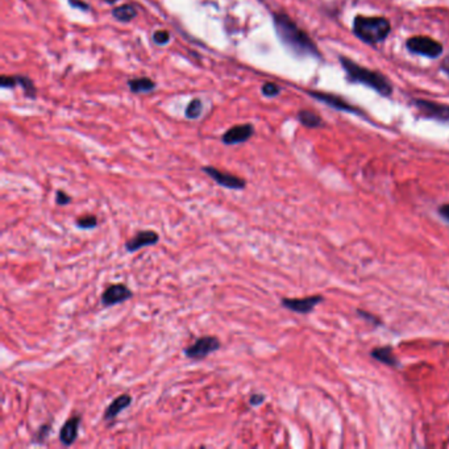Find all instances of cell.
<instances>
[{
	"label": "cell",
	"instance_id": "1",
	"mask_svg": "<svg viewBox=\"0 0 449 449\" xmlns=\"http://www.w3.org/2000/svg\"><path fill=\"white\" fill-rule=\"evenodd\" d=\"M274 30L282 45L298 57L319 58V50L308 34L302 31L297 23L285 14H274Z\"/></svg>",
	"mask_w": 449,
	"mask_h": 449
},
{
	"label": "cell",
	"instance_id": "2",
	"mask_svg": "<svg viewBox=\"0 0 449 449\" xmlns=\"http://www.w3.org/2000/svg\"><path fill=\"white\" fill-rule=\"evenodd\" d=\"M340 62L345 73L348 74V78L354 83H361L364 86H368L384 97H387L393 93V87L390 82L386 80V77L382 74L369 70L367 67H362L347 57H340Z\"/></svg>",
	"mask_w": 449,
	"mask_h": 449
},
{
	"label": "cell",
	"instance_id": "3",
	"mask_svg": "<svg viewBox=\"0 0 449 449\" xmlns=\"http://www.w3.org/2000/svg\"><path fill=\"white\" fill-rule=\"evenodd\" d=\"M390 23L385 17L357 16L353 21V32L367 44L384 41L390 33Z\"/></svg>",
	"mask_w": 449,
	"mask_h": 449
},
{
	"label": "cell",
	"instance_id": "4",
	"mask_svg": "<svg viewBox=\"0 0 449 449\" xmlns=\"http://www.w3.org/2000/svg\"><path fill=\"white\" fill-rule=\"evenodd\" d=\"M220 348H222L220 340L216 336L207 335V336L196 338L193 344L187 345L183 349V353H185V356L187 358L199 361V360L207 358L209 354H212V353L218 352Z\"/></svg>",
	"mask_w": 449,
	"mask_h": 449
},
{
	"label": "cell",
	"instance_id": "5",
	"mask_svg": "<svg viewBox=\"0 0 449 449\" xmlns=\"http://www.w3.org/2000/svg\"><path fill=\"white\" fill-rule=\"evenodd\" d=\"M406 47L411 53L426 56L428 58H436L443 53V45L433 40L431 37H426V36L411 37L406 43Z\"/></svg>",
	"mask_w": 449,
	"mask_h": 449
},
{
	"label": "cell",
	"instance_id": "6",
	"mask_svg": "<svg viewBox=\"0 0 449 449\" xmlns=\"http://www.w3.org/2000/svg\"><path fill=\"white\" fill-rule=\"evenodd\" d=\"M202 172L214 179L219 186L228 189V190H244L246 187V181L240 176H233L229 173L222 172L214 166H203Z\"/></svg>",
	"mask_w": 449,
	"mask_h": 449
},
{
	"label": "cell",
	"instance_id": "7",
	"mask_svg": "<svg viewBox=\"0 0 449 449\" xmlns=\"http://www.w3.org/2000/svg\"><path fill=\"white\" fill-rule=\"evenodd\" d=\"M133 297V291L124 284H113L106 288L100 295V303L103 307H113L129 301Z\"/></svg>",
	"mask_w": 449,
	"mask_h": 449
},
{
	"label": "cell",
	"instance_id": "8",
	"mask_svg": "<svg viewBox=\"0 0 449 449\" xmlns=\"http://www.w3.org/2000/svg\"><path fill=\"white\" fill-rule=\"evenodd\" d=\"M324 301L321 295H311V297H305V298H282L281 305L285 308H288L292 312L297 314H310L314 311V308L318 305H321Z\"/></svg>",
	"mask_w": 449,
	"mask_h": 449
},
{
	"label": "cell",
	"instance_id": "9",
	"mask_svg": "<svg viewBox=\"0 0 449 449\" xmlns=\"http://www.w3.org/2000/svg\"><path fill=\"white\" fill-rule=\"evenodd\" d=\"M417 106V110L423 113L428 119H435L437 122L448 123L449 124V106L441 104V103H435L430 100H422L417 99L414 102Z\"/></svg>",
	"mask_w": 449,
	"mask_h": 449
},
{
	"label": "cell",
	"instance_id": "10",
	"mask_svg": "<svg viewBox=\"0 0 449 449\" xmlns=\"http://www.w3.org/2000/svg\"><path fill=\"white\" fill-rule=\"evenodd\" d=\"M159 242H160V235L153 229H146V231H139L135 236L126 241L124 248L128 253H135L145 246H153Z\"/></svg>",
	"mask_w": 449,
	"mask_h": 449
},
{
	"label": "cell",
	"instance_id": "11",
	"mask_svg": "<svg viewBox=\"0 0 449 449\" xmlns=\"http://www.w3.org/2000/svg\"><path fill=\"white\" fill-rule=\"evenodd\" d=\"M80 424H82V417L80 414H74L69 417L64 423V426L60 430V441L65 447H71L80 433Z\"/></svg>",
	"mask_w": 449,
	"mask_h": 449
},
{
	"label": "cell",
	"instance_id": "12",
	"mask_svg": "<svg viewBox=\"0 0 449 449\" xmlns=\"http://www.w3.org/2000/svg\"><path fill=\"white\" fill-rule=\"evenodd\" d=\"M255 133V127L252 124H241L228 129L222 136L224 145H238L246 143Z\"/></svg>",
	"mask_w": 449,
	"mask_h": 449
},
{
	"label": "cell",
	"instance_id": "13",
	"mask_svg": "<svg viewBox=\"0 0 449 449\" xmlns=\"http://www.w3.org/2000/svg\"><path fill=\"white\" fill-rule=\"evenodd\" d=\"M308 94L314 97V99H316V100H319L321 103L330 106L331 108H336V110L344 111V113L362 115L361 111H358L357 108H354L347 100H344V99H341V97H338L337 95L327 94V93H321V91H308Z\"/></svg>",
	"mask_w": 449,
	"mask_h": 449
},
{
	"label": "cell",
	"instance_id": "14",
	"mask_svg": "<svg viewBox=\"0 0 449 449\" xmlns=\"http://www.w3.org/2000/svg\"><path fill=\"white\" fill-rule=\"evenodd\" d=\"M132 403V397L129 394H122L117 398H115L108 407L106 408L104 414H103V419L107 422L115 420L119 414H122L126 408H128Z\"/></svg>",
	"mask_w": 449,
	"mask_h": 449
},
{
	"label": "cell",
	"instance_id": "15",
	"mask_svg": "<svg viewBox=\"0 0 449 449\" xmlns=\"http://www.w3.org/2000/svg\"><path fill=\"white\" fill-rule=\"evenodd\" d=\"M371 357L376 358L377 361L385 364V365H389V367H393V368H397L400 367V361L398 358L395 357V354L393 353V348L391 347H380V348H374L371 351Z\"/></svg>",
	"mask_w": 449,
	"mask_h": 449
},
{
	"label": "cell",
	"instance_id": "16",
	"mask_svg": "<svg viewBox=\"0 0 449 449\" xmlns=\"http://www.w3.org/2000/svg\"><path fill=\"white\" fill-rule=\"evenodd\" d=\"M129 90L135 94H145V93H150L156 89V83L150 78H133V80H128Z\"/></svg>",
	"mask_w": 449,
	"mask_h": 449
},
{
	"label": "cell",
	"instance_id": "17",
	"mask_svg": "<svg viewBox=\"0 0 449 449\" xmlns=\"http://www.w3.org/2000/svg\"><path fill=\"white\" fill-rule=\"evenodd\" d=\"M113 16L120 23H129L137 16V11L132 4H123L113 10Z\"/></svg>",
	"mask_w": 449,
	"mask_h": 449
},
{
	"label": "cell",
	"instance_id": "18",
	"mask_svg": "<svg viewBox=\"0 0 449 449\" xmlns=\"http://www.w3.org/2000/svg\"><path fill=\"white\" fill-rule=\"evenodd\" d=\"M298 119L307 128H318L323 124L321 117L316 113L306 111V110L298 113Z\"/></svg>",
	"mask_w": 449,
	"mask_h": 449
},
{
	"label": "cell",
	"instance_id": "19",
	"mask_svg": "<svg viewBox=\"0 0 449 449\" xmlns=\"http://www.w3.org/2000/svg\"><path fill=\"white\" fill-rule=\"evenodd\" d=\"M203 113V103L200 99H193L187 107H186V111H185V115L187 119H192V120H195L198 119L200 115Z\"/></svg>",
	"mask_w": 449,
	"mask_h": 449
},
{
	"label": "cell",
	"instance_id": "20",
	"mask_svg": "<svg viewBox=\"0 0 449 449\" xmlns=\"http://www.w3.org/2000/svg\"><path fill=\"white\" fill-rule=\"evenodd\" d=\"M50 431H51V424L50 423L40 426V428L32 435L33 444H45L49 436H50Z\"/></svg>",
	"mask_w": 449,
	"mask_h": 449
},
{
	"label": "cell",
	"instance_id": "21",
	"mask_svg": "<svg viewBox=\"0 0 449 449\" xmlns=\"http://www.w3.org/2000/svg\"><path fill=\"white\" fill-rule=\"evenodd\" d=\"M76 225L80 228V229H94L97 227V218L95 215H83V216H80L77 220H76Z\"/></svg>",
	"mask_w": 449,
	"mask_h": 449
},
{
	"label": "cell",
	"instance_id": "22",
	"mask_svg": "<svg viewBox=\"0 0 449 449\" xmlns=\"http://www.w3.org/2000/svg\"><path fill=\"white\" fill-rule=\"evenodd\" d=\"M17 82H19V86L24 90L25 95L28 97H34L36 95V87L33 84L32 80H30L28 77H24V76H17Z\"/></svg>",
	"mask_w": 449,
	"mask_h": 449
},
{
	"label": "cell",
	"instance_id": "23",
	"mask_svg": "<svg viewBox=\"0 0 449 449\" xmlns=\"http://www.w3.org/2000/svg\"><path fill=\"white\" fill-rule=\"evenodd\" d=\"M261 91H262V94L265 95V97H277V95H279V93H281V87L278 86V84H275V83H265L264 86H262V89H261Z\"/></svg>",
	"mask_w": 449,
	"mask_h": 449
},
{
	"label": "cell",
	"instance_id": "24",
	"mask_svg": "<svg viewBox=\"0 0 449 449\" xmlns=\"http://www.w3.org/2000/svg\"><path fill=\"white\" fill-rule=\"evenodd\" d=\"M73 202V198L64 190H57L56 192V205L58 206H69Z\"/></svg>",
	"mask_w": 449,
	"mask_h": 449
},
{
	"label": "cell",
	"instance_id": "25",
	"mask_svg": "<svg viewBox=\"0 0 449 449\" xmlns=\"http://www.w3.org/2000/svg\"><path fill=\"white\" fill-rule=\"evenodd\" d=\"M153 41L157 45H166L170 41V33L168 31H156L153 33Z\"/></svg>",
	"mask_w": 449,
	"mask_h": 449
},
{
	"label": "cell",
	"instance_id": "26",
	"mask_svg": "<svg viewBox=\"0 0 449 449\" xmlns=\"http://www.w3.org/2000/svg\"><path fill=\"white\" fill-rule=\"evenodd\" d=\"M0 86L3 89H14L19 86V82H17V77H8V76H3L1 80H0Z\"/></svg>",
	"mask_w": 449,
	"mask_h": 449
},
{
	"label": "cell",
	"instance_id": "27",
	"mask_svg": "<svg viewBox=\"0 0 449 449\" xmlns=\"http://www.w3.org/2000/svg\"><path fill=\"white\" fill-rule=\"evenodd\" d=\"M357 314H358V316H360V318H362L364 321H370V323H371V324H374V325H381V321H380V319H378L377 316H374V315L369 314L368 311L357 310Z\"/></svg>",
	"mask_w": 449,
	"mask_h": 449
},
{
	"label": "cell",
	"instance_id": "28",
	"mask_svg": "<svg viewBox=\"0 0 449 449\" xmlns=\"http://www.w3.org/2000/svg\"><path fill=\"white\" fill-rule=\"evenodd\" d=\"M265 400H266V397H265L264 394L255 393V394H252L251 398H249V404L253 406V407H258V406H261V404L265 402Z\"/></svg>",
	"mask_w": 449,
	"mask_h": 449
},
{
	"label": "cell",
	"instance_id": "29",
	"mask_svg": "<svg viewBox=\"0 0 449 449\" xmlns=\"http://www.w3.org/2000/svg\"><path fill=\"white\" fill-rule=\"evenodd\" d=\"M69 4L74 8H78L80 11H89L90 5L82 0H69Z\"/></svg>",
	"mask_w": 449,
	"mask_h": 449
},
{
	"label": "cell",
	"instance_id": "30",
	"mask_svg": "<svg viewBox=\"0 0 449 449\" xmlns=\"http://www.w3.org/2000/svg\"><path fill=\"white\" fill-rule=\"evenodd\" d=\"M439 214H440V216H441L444 220L449 222V203H446V205L440 206Z\"/></svg>",
	"mask_w": 449,
	"mask_h": 449
},
{
	"label": "cell",
	"instance_id": "31",
	"mask_svg": "<svg viewBox=\"0 0 449 449\" xmlns=\"http://www.w3.org/2000/svg\"><path fill=\"white\" fill-rule=\"evenodd\" d=\"M443 69H444V71L449 76V54L446 57V60L443 61Z\"/></svg>",
	"mask_w": 449,
	"mask_h": 449
},
{
	"label": "cell",
	"instance_id": "32",
	"mask_svg": "<svg viewBox=\"0 0 449 449\" xmlns=\"http://www.w3.org/2000/svg\"><path fill=\"white\" fill-rule=\"evenodd\" d=\"M104 1H107L108 4H115L116 1H119V0H104Z\"/></svg>",
	"mask_w": 449,
	"mask_h": 449
}]
</instances>
